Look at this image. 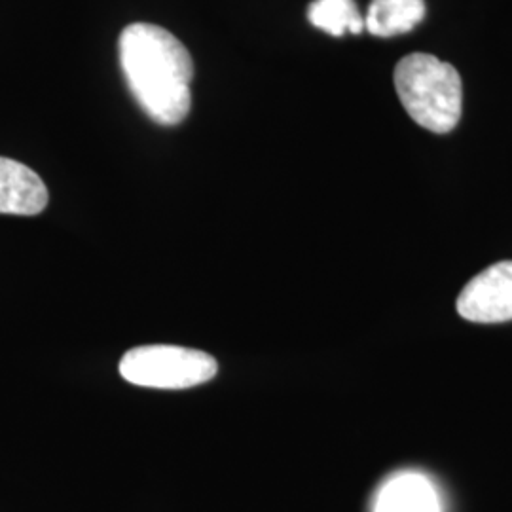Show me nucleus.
Returning <instances> with one entry per match:
<instances>
[{
    "label": "nucleus",
    "instance_id": "6",
    "mask_svg": "<svg viewBox=\"0 0 512 512\" xmlns=\"http://www.w3.org/2000/svg\"><path fill=\"white\" fill-rule=\"evenodd\" d=\"M374 512H439V497L425 476H393L376 497Z\"/></svg>",
    "mask_w": 512,
    "mask_h": 512
},
{
    "label": "nucleus",
    "instance_id": "7",
    "mask_svg": "<svg viewBox=\"0 0 512 512\" xmlns=\"http://www.w3.org/2000/svg\"><path fill=\"white\" fill-rule=\"evenodd\" d=\"M423 18V0H372L366 12L365 29L374 37H397L410 33Z\"/></svg>",
    "mask_w": 512,
    "mask_h": 512
},
{
    "label": "nucleus",
    "instance_id": "8",
    "mask_svg": "<svg viewBox=\"0 0 512 512\" xmlns=\"http://www.w3.org/2000/svg\"><path fill=\"white\" fill-rule=\"evenodd\" d=\"M308 21L332 37L365 31V18L359 14L355 0H313L308 6Z\"/></svg>",
    "mask_w": 512,
    "mask_h": 512
},
{
    "label": "nucleus",
    "instance_id": "3",
    "mask_svg": "<svg viewBox=\"0 0 512 512\" xmlns=\"http://www.w3.org/2000/svg\"><path fill=\"white\" fill-rule=\"evenodd\" d=\"M217 361L198 349L141 346L129 349L120 361V374L129 384L154 389H188L215 378Z\"/></svg>",
    "mask_w": 512,
    "mask_h": 512
},
{
    "label": "nucleus",
    "instance_id": "2",
    "mask_svg": "<svg viewBox=\"0 0 512 512\" xmlns=\"http://www.w3.org/2000/svg\"><path fill=\"white\" fill-rule=\"evenodd\" d=\"M395 90L410 118L433 133L458 126L463 86L458 69L429 54H410L395 67Z\"/></svg>",
    "mask_w": 512,
    "mask_h": 512
},
{
    "label": "nucleus",
    "instance_id": "5",
    "mask_svg": "<svg viewBox=\"0 0 512 512\" xmlns=\"http://www.w3.org/2000/svg\"><path fill=\"white\" fill-rule=\"evenodd\" d=\"M48 188L33 169L0 158V215L33 217L46 209Z\"/></svg>",
    "mask_w": 512,
    "mask_h": 512
},
{
    "label": "nucleus",
    "instance_id": "4",
    "mask_svg": "<svg viewBox=\"0 0 512 512\" xmlns=\"http://www.w3.org/2000/svg\"><path fill=\"white\" fill-rule=\"evenodd\" d=\"M458 311L471 323L512 321V260L497 262L473 277L459 294Z\"/></svg>",
    "mask_w": 512,
    "mask_h": 512
},
{
    "label": "nucleus",
    "instance_id": "1",
    "mask_svg": "<svg viewBox=\"0 0 512 512\" xmlns=\"http://www.w3.org/2000/svg\"><path fill=\"white\" fill-rule=\"evenodd\" d=\"M120 65L139 107L160 126L181 124L192 109L194 63L164 27L133 23L120 35Z\"/></svg>",
    "mask_w": 512,
    "mask_h": 512
}]
</instances>
